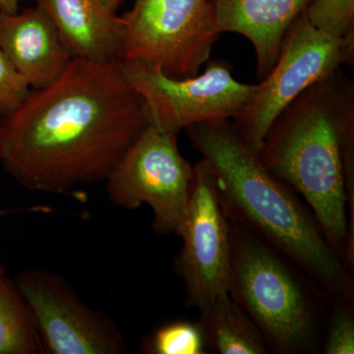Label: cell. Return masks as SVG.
Listing matches in <instances>:
<instances>
[{"mask_svg": "<svg viewBox=\"0 0 354 354\" xmlns=\"http://www.w3.org/2000/svg\"><path fill=\"white\" fill-rule=\"evenodd\" d=\"M146 124L118 60L72 58L0 120V160L28 189L68 194L106 180Z\"/></svg>", "mask_w": 354, "mask_h": 354, "instance_id": "cell-1", "label": "cell"}, {"mask_svg": "<svg viewBox=\"0 0 354 354\" xmlns=\"http://www.w3.org/2000/svg\"><path fill=\"white\" fill-rule=\"evenodd\" d=\"M31 88L27 79L0 50V120L20 108Z\"/></svg>", "mask_w": 354, "mask_h": 354, "instance_id": "cell-19", "label": "cell"}, {"mask_svg": "<svg viewBox=\"0 0 354 354\" xmlns=\"http://www.w3.org/2000/svg\"><path fill=\"white\" fill-rule=\"evenodd\" d=\"M193 148L215 174L223 209L250 228L333 299L353 304V272L330 245L295 191L266 169L230 120L186 128Z\"/></svg>", "mask_w": 354, "mask_h": 354, "instance_id": "cell-2", "label": "cell"}, {"mask_svg": "<svg viewBox=\"0 0 354 354\" xmlns=\"http://www.w3.org/2000/svg\"><path fill=\"white\" fill-rule=\"evenodd\" d=\"M55 26L72 58L118 60L122 19L102 0H34Z\"/></svg>", "mask_w": 354, "mask_h": 354, "instance_id": "cell-13", "label": "cell"}, {"mask_svg": "<svg viewBox=\"0 0 354 354\" xmlns=\"http://www.w3.org/2000/svg\"><path fill=\"white\" fill-rule=\"evenodd\" d=\"M122 19L118 62L189 78L208 64L221 34L213 0H135Z\"/></svg>", "mask_w": 354, "mask_h": 354, "instance_id": "cell-6", "label": "cell"}, {"mask_svg": "<svg viewBox=\"0 0 354 354\" xmlns=\"http://www.w3.org/2000/svg\"><path fill=\"white\" fill-rule=\"evenodd\" d=\"M200 312L196 324L206 346L221 354L270 353L259 329L230 295L218 298Z\"/></svg>", "mask_w": 354, "mask_h": 354, "instance_id": "cell-14", "label": "cell"}, {"mask_svg": "<svg viewBox=\"0 0 354 354\" xmlns=\"http://www.w3.org/2000/svg\"><path fill=\"white\" fill-rule=\"evenodd\" d=\"M354 32L334 37L314 27L304 12L286 32L276 64L232 121L237 134L260 155L268 132L286 106L314 84L353 65Z\"/></svg>", "mask_w": 354, "mask_h": 354, "instance_id": "cell-5", "label": "cell"}, {"mask_svg": "<svg viewBox=\"0 0 354 354\" xmlns=\"http://www.w3.org/2000/svg\"><path fill=\"white\" fill-rule=\"evenodd\" d=\"M43 353L41 339L15 281L0 271V354Z\"/></svg>", "mask_w": 354, "mask_h": 354, "instance_id": "cell-15", "label": "cell"}, {"mask_svg": "<svg viewBox=\"0 0 354 354\" xmlns=\"http://www.w3.org/2000/svg\"><path fill=\"white\" fill-rule=\"evenodd\" d=\"M20 0H0V11L6 13H16L19 11Z\"/></svg>", "mask_w": 354, "mask_h": 354, "instance_id": "cell-20", "label": "cell"}, {"mask_svg": "<svg viewBox=\"0 0 354 354\" xmlns=\"http://www.w3.org/2000/svg\"><path fill=\"white\" fill-rule=\"evenodd\" d=\"M151 354H205L206 344L196 323L177 321L162 326L144 342Z\"/></svg>", "mask_w": 354, "mask_h": 354, "instance_id": "cell-16", "label": "cell"}, {"mask_svg": "<svg viewBox=\"0 0 354 354\" xmlns=\"http://www.w3.org/2000/svg\"><path fill=\"white\" fill-rule=\"evenodd\" d=\"M0 50L32 88L53 83L72 59L55 26L37 6L16 13L0 11Z\"/></svg>", "mask_w": 354, "mask_h": 354, "instance_id": "cell-11", "label": "cell"}, {"mask_svg": "<svg viewBox=\"0 0 354 354\" xmlns=\"http://www.w3.org/2000/svg\"><path fill=\"white\" fill-rule=\"evenodd\" d=\"M230 221L228 295L253 321L272 353H314L320 327L318 300L322 297L312 293L322 291L299 278L286 258L250 228Z\"/></svg>", "mask_w": 354, "mask_h": 354, "instance_id": "cell-4", "label": "cell"}, {"mask_svg": "<svg viewBox=\"0 0 354 354\" xmlns=\"http://www.w3.org/2000/svg\"><path fill=\"white\" fill-rule=\"evenodd\" d=\"M329 322L324 353H354V316L353 304L337 299Z\"/></svg>", "mask_w": 354, "mask_h": 354, "instance_id": "cell-18", "label": "cell"}, {"mask_svg": "<svg viewBox=\"0 0 354 354\" xmlns=\"http://www.w3.org/2000/svg\"><path fill=\"white\" fill-rule=\"evenodd\" d=\"M15 283L34 319L43 353H127L113 319L88 306L62 277L35 268L20 272Z\"/></svg>", "mask_w": 354, "mask_h": 354, "instance_id": "cell-10", "label": "cell"}, {"mask_svg": "<svg viewBox=\"0 0 354 354\" xmlns=\"http://www.w3.org/2000/svg\"><path fill=\"white\" fill-rule=\"evenodd\" d=\"M177 235L183 245L174 267L183 281L186 305L201 310L227 295L232 221L221 205L215 174L205 160L193 165L189 199Z\"/></svg>", "mask_w": 354, "mask_h": 354, "instance_id": "cell-9", "label": "cell"}, {"mask_svg": "<svg viewBox=\"0 0 354 354\" xmlns=\"http://www.w3.org/2000/svg\"><path fill=\"white\" fill-rule=\"evenodd\" d=\"M304 14L314 27L330 36L354 32V0H312Z\"/></svg>", "mask_w": 354, "mask_h": 354, "instance_id": "cell-17", "label": "cell"}, {"mask_svg": "<svg viewBox=\"0 0 354 354\" xmlns=\"http://www.w3.org/2000/svg\"><path fill=\"white\" fill-rule=\"evenodd\" d=\"M102 1L113 12H118V8L124 3L125 0H102Z\"/></svg>", "mask_w": 354, "mask_h": 354, "instance_id": "cell-21", "label": "cell"}, {"mask_svg": "<svg viewBox=\"0 0 354 354\" xmlns=\"http://www.w3.org/2000/svg\"><path fill=\"white\" fill-rule=\"evenodd\" d=\"M128 84L143 102L147 121L167 131L207 121L234 120L255 92L239 82L225 60L209 62L202 73L174 79L139 62H120Z\"/></svg>", "mask_w": 354, "mask_h": 354, "instance_id": "cell-8", "label": "cell"}, {"mask_svg": "<svg viewBox=\"0 0 354 354\" xmlns=\"http://www.w3.org/2000/svg\"><path fill=\"white\" fill-rule=\"evenodd\" d=\"M2 269H3V268L0 267V271H1Z\"/></svg>", "mask_w": 354, "mask_h": 354, "instance_id": "cell-22", "label": "cell"}, {"mask_svg": "<svg viewBox=\"0 0 354 354\" xmlns=\"http://www.w3.org/2000/svg\"><path fill=\"white\" fill-rule=\"evenodd\" d=\"M218 30L245 37L256 55L258 80L278 59L291 24L312 0H213Z\"/></svg>", "mask_w": 354, "mask_h": 354, "instance_id": "cell-12", "label": "cell"}, {"mask_svg": "<svg viewBox=\"0 0 354 354\" xmlns=\"http://www.w3.org/2000/svg\"><path fill=\"white\" fill-rule=\"evenodd\" d=\"M259 157L304 198L344 260L348 228L354 232L353 81L341 69L306 88L274 121Z\"/></svg>", "mask_w": 354, "mask_h": 354, "instance_id": "cell-3", "label": "cell"}, {"mask_svg": "<svg viewBox=\"0 0 354 354\" xmlns=\"http://www.w3.org/2000/svg\"><path fill=\"white\" fill-rule=\"evenodd\" d=\"M193 167L179 151L178 133L147 121L106 179L111 201L125 209L147 204L160 234H178L189 199Z\"/></svg>", "mask_w": 354, "mask_h": 354, "instance_id": "cell-7", "label": "cell"}]
</instances>
